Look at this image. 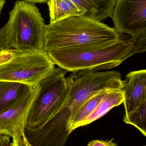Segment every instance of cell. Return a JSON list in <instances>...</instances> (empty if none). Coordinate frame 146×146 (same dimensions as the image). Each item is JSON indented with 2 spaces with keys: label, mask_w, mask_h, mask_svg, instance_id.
<instances>
[{
  "label": "cell",
  "mask_w": 146,
  "mask_h": 146,
  "mask_svg": "<svg viewBox=\"0 0 146 146\" xmlns=\"http://www.w3.org/2000/svg\"><path fill=\"white\" fill-rule=\"evenodd\" d=\"M38 90V85L11 108L0 114V134L12 138L17 128L25 129L28 111Z\"/></svg>",
  "instance_id": "ba28073f"
},
{
  "label": "cell",
  "mask_w": 146,
  "mask_h": 146,
  "mask_svg": "<svg viewBox=\"0 0 146 146\" xmlns=\"http://www.w3.org/2000/svg\"><path fill=\"white\" fill-rule=\"evenodd\" d=\"M6 24L7 36L11 48L23 51H43L45 25L34 3L17 1Z\"/></svg>",
  "instance_id": "277c9868"
},
{
  "label": "cell",
  "mask_w": 146,
  "mask_h": 146,
  "mask_svg": "<svg viewBox=\"0 0 146 146\" xmlns=\"http://www.w3.org/2000/svg\"><path fill=\"white\" fill-rule=\"evenodd\" d=\"M146 146L145 145H143V146Z\"/></svg>",
  "instance_id": "7402d4cb"
},
{
  "label": "cell",
  "mask_w": 146,
  "mask_h": 146,
  "mask_svg": "<svg viewBox=\"0 0 146 146\" xmlns=\"http://www.w3.org/2000/svg\"><path fill=\"white\" fill-rule=\"evenodd\" d=\"M25 129L18 127L15 130L10 146H32L25 135Z\"/></svg>",
  "instance_id": "2e32d148"
},
{
  "label": "cell",
  "mask_w": 146,
  "mask_h": 146,
  "mask_svg": "<svg viewBox=\"0 0 146 146\" xmlns=\"http://www.w3.org/2000/svg\"><path fill=\"white\" fill-rule=\"evenodd\" d=\"M114 27L94 19L75 16L45 25L43 50L76 51L106 46L125 38Z\"/></svg>",
  "instance_id": "7a4b0ae2"
},
{
  "label": "cell",
  "mask_w": 146,
  "mask_h": 146,
  "mask_svg": "<svg viewBox=\"0 0 146 146\" xmlns=\"http://www.w3.org/2000/svg\"><path fill=\"white\" fill-rule=\"evenodd\" d=\"M5 3V0H0V15H1L2 9L3 8Z\"/></svg>",
  "instance_id": "44dd1931"
},
{
  "label": "cell",
  "mask_w": 146,
  "mask_h": 146,
  "mask_svg": "<svg viewBox=\"0 0 146 146\" xmlns=\"http://www.w3.org/2000/svg\"><path fill=\"white\" fill-rule=\"evenodd\" d=\"M67 72L55 67L53 72L39 82L38 92L28 111L25 129L42 125L63 105L69 91Z\"/></svg>",
  "instance_id": "8992f818"
},
{
  "label": "cell",
  "mask_w": 146,
  "mask_h": 146,
  "mask_svg": "<svg viewBox=\"0 0 146 146\" xmlns=\"http://www.w3.org/2000/svg\"><path fill=\"white\" fill-rule=\"evenodd\" d=\"M34 87L19 82L0 81V114L23 98Z\"/></svg>",
  "instance_id": "30bf717a"
},
{
  "label": "cell",
  "mask_w": 146,
  "mask_h": 146,
  "mask_svg": "<svg viewBox=\"0 0 146 146\" xmlns=\"http://www.w3.org/2000/svg\"><path fill=\"white\" fill-rule=\"evenodd\" d=\"M146 34L139 39L125 38L106 46L76 51L51 50L46 52L58 67L67 72L107 70L120 66L133 55L145 52Z\"/></svg>",
  "instance_id": "3957f363"
},
{
  "label": "cell",
  "mask_w": 146,
  "mask_h": 146,
  "mask_svg": "<svg viewBox=\"0 0 146 146\" xmlns=\"http://www.w3.org/2000/svg\"><path fill=\"white\" fill-rule=\"evenodd\" d=\"M111 18L117 31L138 40L146 34V0H117Z\"/></svg>",
  "instance_id": "52a82bcc"
},
{
  "label": "cell",
  "mask_w": 146,
  "mask_h": 146,
  "mask_svg": "<svg viewBox=\"0 0 146 146\" xmlns=\"http://www.w3.org/2000/svg\"><path fill=\"white\" fill-rule=\"evenodd\" d=\"M49 10L50 23L75 16H84L81 11L71 0H49L47 2Z\"/></svg>",
  "instance_id": "4fadbf2b"
},
{
  "label": "cell",
  "mask_w": 146,
  "mask_h": 146,
  "mask_svg": "<svg viewBox=\"0 0 146 146\" xmlns=\"http://www.w3.org/2000/svg\"><path fill=\"white\" fill-rule=\"evenodd\" d=\"M111 89H104L97 92L85 100L80 106L72 118L70 123L69 130L71 133L78 128V126L97 108L104 96Z\"/></svg>",
  "instance_id": "5bb4252c"
},
{
  "label": "cell",
  "mask_w": 146,
  "mask_h": 146,
  "mask_svg": "<svg viewBox=\"0 0 146 146\" xmlns=\"http://www.w3.org/2000/svg\"><path fill=\"white\" fill-rule=\"evenodd\" d=\"M67 79L69 91L61 109L42 125L25 130L32 146H65L71 133L70 122L86 100L101 90L123 88V80L117 71L81 70L72 72Z\"/></svg>",
  "instance_id": "6da1fadb"
},
{
  "label": "cell",
  "mask_w": 146,
  "mask_h": 146,
  "mask_svg": "<svg viewBox=\"0 0 146 146\" xmlns=\"http://www.w3.org/2000/svg\"><path fill=\"white\" fill-rule=\"evenodd\" d=\"M123 122L136 127L144 136H146V99L136 109L124 114Z\"/></svg>",
  "instance_id": "9a60e30c"
},
{
  "label": "cell",
  "mask_w": 146,
  "mask_h": 146,
  "mask_svg": "<svg viewBox=\"0 0 146 146\" xmlns=\"http://www.w3.org/2000/svg\"><path fill=\"white\" fill-rule=\"evenodd\" d=\"M124 101L123 91L111 89L104 96L94 111L78 125V128L92 123L106 115L114 107L119 106Z\"/></svg>",
  "instance_id": "7c38bea8"
},
{
  "label": "cell",
  "mask_w": 146,
  "mask_h": 146,
  "mask_svg": "<svg viewBox=\"0 0 146 146\" xmlns=\"http://www.w3.org/2000/svg\"><path fill=\"white\" fill-rule=\"evenodd\" d=\"M33 3H47L49 0H26Z\"/></svg>",
  "instance_id": "ffe728a7"
},
{
  "label": "cell",
  "mask_w": 146,
  "mask_h": 146,
  "mask_svg": "<svg viewBox=\"0 0 146 146\" xmlns=\"http://www.w3.org/2000/svg\"><path fill=\"white\" fill-rule=\"evenodd\" d=\"M11 48L7 36V26L5 25L0 29V51Z\"/></svg>",
  "instance_id": "e0dca14e"
},
{
  "label": "cell",
  "mask_w": 146,
  "mask_h": 146,
  "mask_svg": "<svg viewBox=\"0 0 146 146\" xmlns=\"http://www.w3.org/2000/svg\"><path fill=\"white\" fill-rule=\"evenodd\" d=\"M125 114L137 108L146 99V70L130 72L123 82Z\"/></svg>",
  "instance_id": "9c48e42d"
},
{
  "label": "cell",
  "mask_w": 146,
  "mask_h": 146,
  "mask_svg": "<svg viewBox=\"0 0 146 146\" xmlns=\"http://www.w3.org/2000/svg\"><path fill=\"white\" fill-rule=\"evenodd\" d=\"M1 51H0V53H1Z\"/></svg>",
  "instance_id": "603a6c76"
},
{
  "label": "cell",
  "mask_w": 146,
  "mask_h": 146,
  "mask_svg": "<svg viewBox=\"0 0 146 146\" xmlns=\"http://www.w3.org/2000/svg\"><path fill=\"white\" fill-rule=\"evenodd\" d=\"M87 146H117V144L113 139L110 141L97 140L90 141Z\"/></svg>",
  "instance_id": "ac0fdd59"
},
{
  "label": "cell",
  "mask_w": 146,
  "mask_h": 146,
  "mask_svg": "<svg viewBox=\"0 0 146 146\" xmlns=\"http://www.w3.org/2000/svg\"><path fill=\"white\" fill-rule=\"evenodd\" d=\"M10 139L8 135L0 134V146H9Z\"/></svg>",
  "instance_id": "d6986e66"
},
{
  "label": "cell",
  "mask_w": 146,
  "mask_h": 146,
  "mask_svg": "<svg viewBox=\"0 0 146 146\" xmlns=\"http://www.w3.org/2000/svg\"><path fill=\"white\" fill-rule=\"evenodd\" d=\"M81 11L83 17L101 21L111 17L117 0H71Z\"/></svg>",
  "instance_id": "8fae6325"
},
{
  "label": "cell",
  "mask_w": 146,
  "mask_h": 146,
  "mask_svg": "<svg viewBox=\"0 0 146 146\" xmlns=\"http://www.w3.org/2000/svg\"><path fill=\"white\" fill-rule=\"evenodd\" d=\"M55 67L44 50L31 52L11 48L0 53V81L36 86Z\"/></svg>",
  "instance_id": "5b68a950"
}]
</instances>
